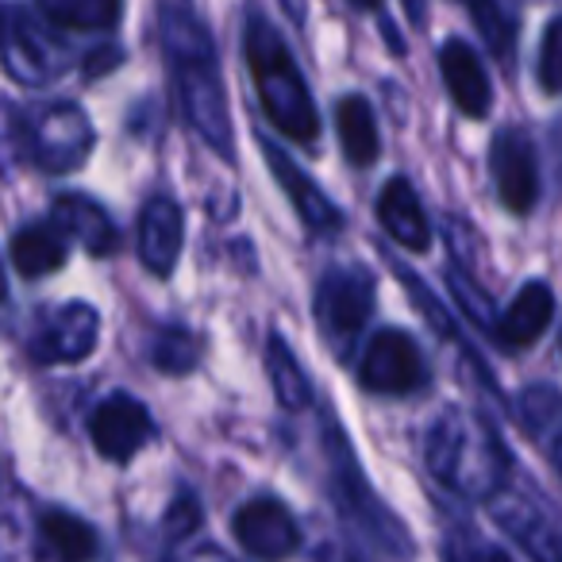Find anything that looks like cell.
<instances>
[{
  "mask_svg": "<svg viewBox=\"0 0 562 562\" xmlns=\"http://www.w3.org/2000/svg\"><path fill=\"white\" fill-rule=\"evenodd\" d=\"M32 162V147H27V116L16 104L0 101V170H20Z\"/></svg>",
  "mask_w": 562,
  "mask_h": 562,
  "instance_id": "4316f807",
  "label": "cell"
},
{
  "mask_svg": "<svg viewBox=\"0 0 562 562\" xmlns=\"http://www.w3.org/2000/svg\"><path fill=\"white\" fill-rule=\"evenodd\" d=\"M493 516L520 539L528 554H536L539 562H559V531L547 516H539V508H531L520 497H501L493 505Z\"/></svg>",
  "mask_w": 562,
  "mask_h": 562,
  "instance_id": "44dd1931",
  "label": "cell"
},
{
  "mask_svg": "<svg viewBox=\"0 0 562 562\" xmlns=\"http://www.w3.org/2000/svg\"><path fill=\"white\" fill-rule=\"evenodd\" d=\"M232 531L239 539V547L247 554L262 562H281L290 559L301 547V528L293 520V513L281 505L278 497H255L235 513Z\"/></svg>",
  "mask_w": 562,
  "mask_h": 562,
  "instance_id": "52a82bcc",
  "label": "cell"
},
{
  "mask_svg": "<svg viewBox=\"0 0 562 562\" xmlns=\"http://www.w3.org/2000/svg\"><path fill=\"white\" fill-rule=\"evenodd\" d=\"M559 35H562V24L551 20L543 32V43H539V86L547 93H559Z\"/></svg>",
  "mask_w": 562,
  "mask_h": 562,
  "instance_id": "4dcf8cb0",
  "label": "cell"
},
{
  "mask_svg": "<svg viewBox=\"0 0 562 562\" xmlns=\"http://www.w3.org/2000/svg\"><path fill=\"white\" fill-rule=\"evenodd\" d=\"M97 336H101V316L86 301H66L43 316L35 331L32 355L40 362H81L93 355Z\"/></svg>",
  "mask_w": 562,
  "mask_h": 562,
  "instance_id": "8fae6325",
  "label": "cell"
},
{
  "mask_svg": "<svg viewBox=\"0 0 562 562\" xmlns=\"http://www.w3.org/2000/svg\"><path fill=\"white\" fill-rule=\"evenodd\" d=\"M328 454H331V482H336V497H339V505H344V513L351 516L359 528H367L370 539L390 547L393 554H413V539L405 536L397 516L370 493L367 477L355 467L351 447H347V439L339 436V431H328Z\"/></svg>",
  "mask_w": 562,
  "mask_h": 562,
  "instance_id": "277c9868",
  "label": "cell"
},
{
  "mask_svg": "<svg viewBox=\"0 0 562 562\" xmlns=\"http://www.w3.org/2000/svg\"><path fill=\"white\" fill-rule=\"evenodd\" d=\"M40 543L55 562H93L97 551H101L93 524H86L74 513H63V508H47L40 516Z\"/></svg>",
  "mask_w": 562,
  "mask_h": 562,
  "instance_id": "d6986e66",
  "label": "cell"
},
{
  "mask_svg": "<svg viewBox=\"0 0 562 562\" xmlns=\"http://www.w3.org/2000/svg\"><path fill=\"white\" fill-rule=\"evenodd\" d=\"M162 47L170 55L173 81L186 120L220 155H232V120H227L224 78L212 40L186 9H162Z\"/></svg>",
  "mask_w": 562,
  "mask_h": 562,
  "instance_id": "6da1fadb",
  "label": "cell"
},
{
  "mask_svg": "<svg viewBox=\"0 0 562 562\" xmlns=\"http://www.w3.org/2000/svg\"><path fill=\"white\" fill-rule=\"evenodd\" d=\"M378 220H382V227L390 232L393 243H401V247H408V250H428L431 227H428V216H424L420 196H416L408 178L385 181L382 196H378Z\"/></svg>",
  "mask_w": 562,
  "mask_h": 562,
  "instance_id": "ac0fdd59",
  "label": "cell"
},
{
  "mask_svg": "<svg viewBox=\"0 0 562 562\" xmlns=\"http://www.w3.org/2000/svg\"><path fill=\"white\" fill-rule=\"evenodd\" d=\"M351 4H359V9H382V0H351Z\"/></svg>",
  "mask_w": 562,
  "mask_h": 562,
  "instance_id": "836d02e7",
  "label": "cell"
},
{
  "mask_svg": "<svg viewBox=\"0 0 562 562\" xmlns=\"http://www.w3.org/2000/svg\"><path fill=\"white\" fill-rule=\"evenodd\" d=\"M554 321V293L551 285H543V281H528L520 293H516V301L505 308V316L497 321V328H493V339H501L505 347H513V351H520V347H531L539 336H543L547 328H551Z\"/></svg>",
  "mask_w": 562,
  "mask_h": 562,
  "instance_id": "e0dca14e",
  "label": "cell"
},
{
  "mask_svg": "<svg viewBox=\"0 0 562 562\" xmlns=\"http://www.w3.org/2000/svg\"><path fill=\"white\" fill-rule=\"evenodd\" d=\"M201 359V344L186 328H162L155 336V367L162 374H189Z\"/></svg>",
  "mask_w": 562,
  "mask_h": 562,
  "instance_id": "d4e9b609",
  "label": "cell"
},
{
  "mask_svg": "<svg viewBox=\"0 0 562 562\" xmlns=\"http://www.w3.org/2000/svg\"><path fill=\"white\" fill-rule=\"evenodd\" d=\"M447 285H451V293L459 297L462 313H467L470 321L477 324V328H485L493 336V328H497V316H493V301L485 297L482 290H477L474 278L467 281V273H462V270H451V273H447Z\"/></svg>",
  "mask_w": 562,
  "mask_h": 562,
  "instance_id": "f1b7e54d",
  "label": "cell"
},
{
  "mask_svg": "<svg viewBox=\"0 0 562 562\" xmlns=\"http://www.w3.org/2000/svg\"><path fill=\"white\" fill-rule=\"evenodd\" d=\"M467 562H513L505 551H497V547H485V543H474V539H467Z\"/></svg>",
  "mask_w": 562,
  "mask_h": 562,
  "instance_id": "1f68e13d",
  "label": "cell"
},
{
  "mask_svg": "<svg viewBox=\"0 0 562 562\" xmlns=\"http://www.w3.org/2000/svg\"><path fill=\"white\" fill-rule=\"evenodd\" d=\"M89 431H93V447L104 454V459L127 462L132 454L143 451V443L150 439L155 424H150V413L139 405V401L127 397V393H116V397L97 405Z\"/></svg>",
  "mask_w": 562,
  "mask_h": 562,
  "instance_id": "7c38bea8",
  "label": "cell"
},
{
  "mask_svg": "<svg viewBox=\"0 0 562 562\" xmlns=\"http://www.w3.org/2000/svg\"><path fill=\"white\" fill-rule=\"evenodd\" d=\"M0 47H4V66L20 86H47L63 70V50L20 4L0 12Z\"/></svg>",
  "mask_w": 562,
  "mask_h": 562,
  "instance_id": "8992f818",
  "label": "cell"
},
{
  "mask_svg": "<svg viewBox=\"0 0 562 562\" xmlns=\"http://www.w3.org/2000/svg\"><path fill=\"white\" fill-rule=\"evenodd\" d=\"M524 424L536 439H543V447L554 454V431H559V397H554L551 385H536V390L524 393L520 401Z\"/></svg>",
  "mask_w": 562,
  "mask_h": 562,
  "instance_id": "484cf974",
  "label": "cell"
},
{
  "mask_svg": "<svg viewBox=\"0 0 562 562\" xmlns=\"http://www.w3.org/2000/svg\"><path fill=\"white\" fill-rule=\"evenodd\" d=\"M428 467L454 493L490 497L505 477V447L477 416L447 408L428 431Z\"/></svg>",
  "mask_w": 562,
  "mask_h": 562,
  "instance_id": "3957f363",
  "label": "cell"
},
{
  "mask_svg": "<svg viewBox=\"0 0 562 562\" xmlns=\"http://www.w3.org/2000/svg\"><path fill=\"white\" fill-rule=\"evenodd\" d=\"M336 124H339V143H344L347 162L359 166V170L374 166L378 155H382V135H378V120L367 97L359 93L344 97L336 109Z\"/></svg>",
  "mask_w": 562,
  "mask_h": 562,
  "instance_id": "ffe728a7",
  "label": "cell"
},
{
  "mask_svg": "<svg viewBox=\"0 0 562 562\" xmlns=\"http://www.w3.org/2000/svg\"><path fill=\"white\" fill-rule=\"evenodd\" d=\"M9 297V281H4V262H0V301Z\"/></svg>",
  "mask_w": 562,
  "mask_h": 562,
  "instance_id": "d6a6232c",
  "label": "cell"
},
{
  "mask_svg": "<svg viewBox=\"0 0 562 562\" xmlns=\"http://www.w3.org/2000/svg\"><path fill=\"white\" fill-rule=\"evenodd\" d=\"M439 74L447 81V93L459 104L467 116L482 120L493 109V89H490V74H485L482 58L470 43L462 40H447L439 47Z\"/></svg>",
  "mask_w": 562,
  "mask_h": 562,
  "instance_id": "5bb4252c",
  "label": "cell"
},
{
  "mask_svg": "<svg viewBox=\"0 0 562 562\" xmlns=\"http://www.w3.org/2000/svg\"><path fill=\"white\" fill-rule=\"evenodd\" d=\"M490 170L497 181V196L513 216H528L539 201V162L536 147L524 132L505 127V132L493 139L490 150Z\"/></svg>",
  "mask_w": 562,
  "mask_h": 562,
  "instance_id": "ba28073f",
  "label": "cell"
},
{
  "mask_svg": "<svg viewBox=\"0 0 562 562\" xmlns=\"http://www.w3.org/2000/svg\"><path fill=\"white\" fill-rule=\"evenodd\" d=\"M401 281H405V290L416 297V308H420V316L431 324V328L439 331L443 339H459V331H454V324H451V316H447V308L443 305H436V297H431V290L424 285L420 278H416L413 270H401Z\"/></svg>",
  "mask_w": 562,
  "mask_h": 562,
  "instance_id": "f546056e",
  "label": "cell"
},
{
  "mask_svg": "<svg viewBox=\"0 0 562 562\" xmlns=\"http://www.w3.org/2000/svg\"><path fill=\"white\" fill-rule=\"evenodd\" d=\"M462 4L470 9V16H474L477 32L490 43L493 55L497 58L513 55V27H508L505 12H501V0H462Z\"/></svg>",
  "mask_w": 562,
  "mask_h": 562,
  "instance_id": "83f0119b",
  "label": "cell"
},
{
  "mask_svg": "<svg viewBox=\"0 0 562 562\" xmlns=\"http://www.w3.org/2000/svg\"><path fill=\"white\" fill-rule=\"evenodd\" d=\"M266 367H270V382H273V393H278V401L290 413H301V408H308V401H313V385H308L305 370L297 367V355L290 351V344L281 336L270 339V347H266Z\"/></svg>",
  "mask_w": 562,
  "mask_h": 562,
  "instance_id": "cb8c5ba5",
  "label": "cell"
},
{
  "mask_svg": "<svg viewBox=\"0 0 562 562\" xmlns=\"http://www.w3.org/2000/svg\"><path fill=\"white\" fill-rule=\"evenodd\" d=\"M247 63L270 124L281 135H290L293 143L321 139V116H316L305 78L293 63L290 47L281 43V35L258 9L247 12Z\"/></svg>",
  "mask_w": 562,
  "mask_h": 562,
  "instance_id": "7a4b0ae2",
  "label": "cell"
},
{
  "mask_svg": "<svg viewBox=\"0 0 562 562\" xmlns=\"http://www.w3.org/2000/svg\"><path fill=\"white\" fill-rule=\"evenodd\" d=\"M316 313L331 336L351 344L374 313V278L367 270H331L316 290Z\"/></svg>",
  "mask_w": 562,
  "mask_h": 562,
  "instance_id": "30bf717a",
  "label": "cell"
},
{
  "mask_svg": "<svg viewBox=\"0 0 562 562\" xmlns=\"http://www.w3.org/2000/svg\"><path fill=\"white\" fill-rule=\"evenodd\" d=\"M408 9H413V20H420L424 16V9H420V0H405Z\"/></svg>",
  "mask_w": 562,
  "mask_h": 562,
  "instance_id": "e575fe53",
  "label": "cell"
},
{
  "mask_svg": "<svg viewBox=\"0 0 562 562\" xmlns=\"http://www.w3.org/2000/svg\"><path fill=\"white\" fill-rule=\"evenodd\" d=\"M66 262V239L47 224L20 227L12 235V266L24 278H43V273H55Z\"/></svg>",
  "mask_w": 562,
  "mask_h": 562,
  "instance_id": "7402d4cb",
  "label": "cell"
},
{
  "mask_svg": "<svg viewBox=\"0 0 562 562\" xmlns=\"http://www.w3.org/2000/svg\"><path fill=\"white\" fill-rule=\"evenodd\" d=\"M181 235H186V220H181L178 201L170 196H155L147 201L139 216V258L150 273L170 278L181 255Z\"/></svg>",
  "mask_w": 562,
  "mask_h": 562,
  "instance_id": "9a60e30c",
  "label": "cell"
},
{
  "mask_svg": "<svg viewBox=\"0 0 562 562\" xmlns=\"http://www.w3.org/2000/svg\"><path fill=\"white\" fill-rule=\"evenodd\" d=\"M262 155H266V162H270V170H273V178H278V186L290 193V201H293V209H297V216L305 220L313 232H339L344 227V216H339V209L328 201V196L316 189V181L308 178L305 170H301L297 162H293L285 150L278 147V143H270V139H262Z\"/></svg>",
  "mask_w": 562,
  "mask_h": 562,
  "instance_id": "4fadbf2b",
  "label": "cell"
},
{
  "mask_svg": "<svg viewBox=\"0 0 562 562\" xmlns=\"http://www.w3.org/2000/svg\"><path fill=\"white\" fill-rule=\"evenodd\" d=\"M47 24L74 27V32H109L116 27L124 0H35Z\"/></svg>",
  "mask_w": 562,
  "mask_h": 562,
  "instance_id": "603a6c76",
  "label": "cell"
},
{
  "mask_svg": "<svg viewBox=\"0 0 562 562\" xmlns=\"http://www.w3.org/2000/svg\"><path fill=\"white\" fill-rule=\"evenodd\" d=\"M27 147L32 162L47 173L78 170L93 150V124L78 104H50L35 120H27Z\"/></svg>",
  "mask_w": 562,
  "mask_h": 562,
  "instance_id": "5b68a950",
  "label": "cell"
},
{
  "mask_svg": "<svg viewBox=\"0 0 562 562\" xmlns=\"http://www.w3.org/2000/svg\"><path fill=\"white\" fill-rule=\"evenodd\" d=\"M55 232L63 239H74L89 250V255H112L116 250V224L109 220V212L86 193H63L50 209Z\"/></svg>",
  "mask_w": 562,
  "mask_h": 562,
  "instance_id": "2e32d148",
  "label": "cell"
},
{
  "mask_svg": "<svg viewBox=\"0 0 562 562\" xmlns=\"http://www.w3.org/2000/svg\"><path fill=\"white\" fill-rule=\"evenodd\" d=\"M359 378L367 390L374 393H413L424 385V359L413 336L401 328H385L370 339L367 355H362Z\"/></svg>",
  "mask_w": 562,
  "mask_h": 562,
  "instance_id": "9c48e42d",
  "label": "cell"
}]
</instances>
